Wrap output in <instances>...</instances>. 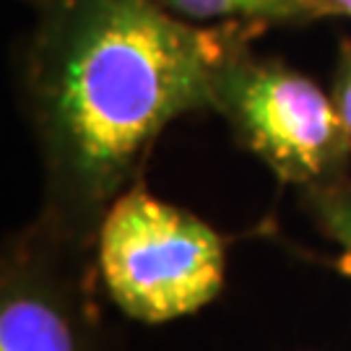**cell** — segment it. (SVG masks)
<instances>
[{"instance_id":"cell-1","label":"cell","mask_w":351,"mask_h":351,"mask_svg":"<svg viewBox=\"0 0 351 351\" xmlns=\"http://www.w3.org/2000/svg\"><path fill=\"white\" fill-rule=\"evenodd\" d=\"M242 24L201 26L162 0H47L21 65L47 208L42 224L94 247L107 208L138 185L154 143L180 117L211 110V81Z\"/></svg>"},{"instance_id":"cell-2","label":"cell","mask_w":351,"mask_h":351,"mask_svg":"<svg viewBox=\"0 0 351 351\" xmlns=\"http://www.w3.org/2000/svg\"><path fill=\"white\" fill-rule=\"evenodd\" d=\"M94 247L110 300L141 323L198 313L224 289L226 247L219 232L185 208L154 198L143 182L107 208Z\"/></svg>"},{"instance_id":"cell-3","label":"cell","mask_w":351,"mask_h":351,"mask_svg":"<svg viewBox=\"0 0 351 351\" xmlns=\"http://www.w3.org/2000/svg\"><path fill=\"white\" fill-rule=\"evenodd\" d=\"M252 39H239L219 63L211 110L281 182L300 190L346 182L351 141L330 94L276 58L255 55Z\"/></svg>"},{"instance_id":"cell-4","label":"cell","mask_w":351,"mask_h":351,"mask_svg":"<svg viewBox=\"0 0 351 351\" xmlns=\"http://www.w3.org/2000/svg\"><path fill=\"white\" fill-rule=\"evenodd\" d=\"M84 252L37 224L13 242L0 276V351H104L73 255Z\"/></svg>"},{"instance_id":"cell-5","label":"cell","mask_w":351,"mask_h":351,"mask_svg":"<svg viewBox=\"0 0 351 351\" xmlns=\"http://www.w3.org/2000/svg\"><path fill=\"white\" fill-rule=\"evenodd\" d=\"M190 24H242L258 32L274 26H304L320 21L315 0H162Z\"/></svg>"},{"instance_id":"cell-6","label":"cell","mask_w":351,"mask_h":351,"mask_svg":"<svg viewBox=\"0 0 351 351\" xmlns=\"http://www.w3.org/2000/svg\"><path fill=\"white\" fill-rule=\"evenodd\" d=\"M317 226L341 247V271L351 276V180L330 188L302 190Z\"/></svg>"},{"instance_id":"cell-7","label":"cell","mask_w":351,"mask_h":351,"mask_svg":"<svg viewBox=\"0 0 351 351\" xmlns=\"http://www.w3.org/2000/svg\"><path fill=\"white\" fill-rule=\"evenodd\" d=\"M330 99L336 104L341 123H343L346 136H349V141H351V39H346V42L341 45L339 63H336V71H333Z\"/></svg>"},{"instance_id":"cell-8","label":"cell","mask_w":351,"mask_h":351,"mask_svg":"<svg viewBox=\"0 0 351 351\" xmlns=\"http://www.w3.org/2000/svg\"><path fill=\"white\" fill-rule=\"evenodd\" d=\"M323 19H351V0H315Z\"/></svg>"},{"instance_id":"cell-9","label":"cell","mask_w":351,"mask_h":351,"mask_svg":"<svg viewBox=\"0 0 351 351\" xmlns=\"http://www.w3.org/2000/svg\"><path fill=\"white\" fill-rule=\"evenodd\" d=\"M24 3H29V5H34V8H39L42 3H47V0H24Z\"/></svg>"}]
</instances>
